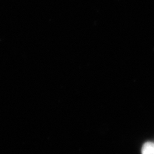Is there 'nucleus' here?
Listing matches in <instances>:
<instances>
[{"instance_id":"nucleus-1","label":"nucleus","mask_w":154,"mask_h":154,"mask_svg":"<svg viewBox=\"0 0 154 154\" xmlns=\"http://www.w3.org/2000/svg\"><path fill=\"white\" fill-rule=\"evenodd\" d=\"M142 154H154V143H146L142 148Z\"/></svg>"}]
</instances>
